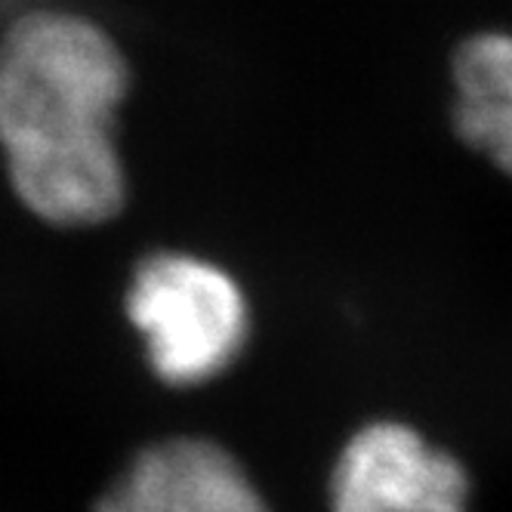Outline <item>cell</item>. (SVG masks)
I'll use <instances>...</instances> for the list:
<instances>
[{"instance_id":"1","label":"cell","mask_w":512,"mask_h":512,"mask_svg":"<svg viewBox=\"0 0 512 512\" xmlns=\"http://www.w3.org/2000/svg\"><path fill=\"white\" fill-rule=\"evenodd\" d=\"M130 62L99 22L28 10L0 34V152L19 201L56 229H93L127 201L118 118Z\"/></svg>"},{"instance_id":"2","label":"cell","mask_w":512,"mask_h":512,"mask_svg":"<svg viewBox=\"0 0 512 512\" xmlns=\"http://www.w3.org/2000/svg\"><path fill=\"white\" fill-rule=\"evenodd\" d=\"M124 315L152 374L173 389H198L223 377L250 340L241 281L189 250L142 256L127 281Z\"/></svg>"},{"instance_id":"3","label":"cell","mask_w":512,"mask_h":512,"mask_svg":"<svg viewBox=\"0 0 512 512\" xmlns=\"http://www.w3.org/2000/svg\"><path fill=\"white\" fill-rule=\"evenodd\" d=\"M327 488L331 512H469L472 500L463 460L401 420L355 429Z\"/></svg>"},{"instance_id":"4","label":"cell","mask_w":512,"mask_h":512,"mask_svg":"<svg viewBox=\"0 0 512 512\" xmlns=\"http://www.w3.org/2000/svg\"><path fill=\"white\" fill-rule=\"evenodd\" d=\"M96 512H269L244 463L219 442L176 435L145 445Z\"/></svg>"},{"instance_id":"5","label":"cell","mask_w":512,"mask_h":512,"mask_svg":"<svg viewBox=\"0 0 512 512\" xmlns=\"http://www.w3.org/2000/svg\"><path fill=\"white\" fill-rule=\"evenodd\" d=\"M451 84L457 136L512 176V31L463 38L451 59Z\"/></svg>"}]
</instances>
